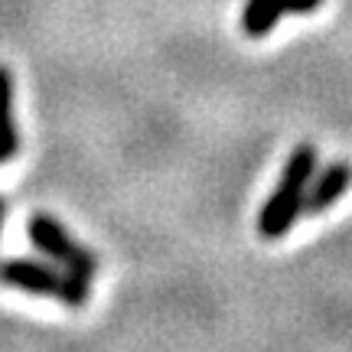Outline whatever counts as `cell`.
I'll return each mask as SVG.
<instances>
[{
    "label": "cell",
    "mask_w": 352,
    "mask_h": 352,
    "mask_svg": "<svg viewBox=\"0 0 352 352\" xmlns=\"http://www.w3.org/2000/svg\"><path fill=\"white\" fill-rule=\"evenodd\" d=\"M320 153L314 144H297L290 151L287 164L280 170L277 189L267 196V202L258 212V235L267 241L284 239L290 228L297 226V219L303 215V199H307V186L316 173Z\"/></svg>",
    "instance_id": "cell-1"
},
{
    "label": "cell",
    "mask_w": 352,
    "mask_h": 352,
    "mask_svg": "<svg viewBox=\"0 0 352 352\" xmlns=\"http://www.w3.org/2000/svg\"><path fill=\"white\" fill-rule=\"evenodd\" d=\"M0 284L20 294L50 297L65 307H85L88 303V280L69 274L59 264L30 261V258H3L0 261Z\"/></svg>",
    "instance_id": "cell-2"
},
{
    "label": "cell",
    "mask_w": 352,
    "mask_h": 352,
    "mask_svg": "<svg viewBox=\"0 0 352 352\" xmlns=\"http://www.w3.org/2000/svg\"><path fill=\"white\" fill-rule=\"evenodd\" d=\"M26 235H30V241H33L46 258H52V264L65 267L69 274L82 277V280H91V277L98 274V258L88 252L85 245H78V241L65 232V226L59 219H52V215H46V212H36L30 219V226H26Z\"/></svg>",
    "instance_id": "cell-3"
},
{
    "label": "cell",
    "mask_w": 352,
    "mask_h": 352,
    "mask_svg": "<svg viewBox=\"0 0 352 352\" xmlns=\"http://www.w3.org/2000/svg\"><path fill=\"white\" fill-rule=\"evenodd\" d=\"M352 186V164L349 160H336L329 164L327 170L314 173L310 186H307V199H303V212L307 215H323L333 206L340 202Z\"/></svg>",
    "instance_id": "cell-4"
},
{
    "label": "cell",
    "mask_w": 352,
    "mask_h": 352,
    "mask_svg": "<svg viewBox=\"0 0 352 352\" xmlns=\"http://www.w3.org/2000/svg\"><path fill=\"white\" fill-rule=\"evenodd\" d=\"M20 151V134L13 121V76L7 65H0V164H10Z\"/></svg>",
    "instance_id": "cell-5"
},
{
    "label": "cell",
    "mask_w": 352,
    "mask_h": 352,
    "mask_svg": "<svg viewBox=\"0 0 352 352\" xmlns=\"http://www.w3.org/2000/svg\"><path fill=\"white\" fill-rule=\"evenodd\" d=\"M280 16H284L280 0H248L241 10V30L252 39H261L274 30Z\"/></svg>",
    "instance_id": "cell-6"
},
{
    "label": "cell",
    "mask_w": 352,
    "mask_h": 352,
    "mask_svg": "<svg viewBox=\"0 0 352 352\" xmlns=\"http://www.w3.org/2000/svg\"><path fill=\"white\" fill-rule=\"evenodd\" d=\"M323 0H280L284 13H314Z\"/></svg>",
    "instance_id": "cell-7"
},
{
    "label": "cell",
    "mask_w": 352,
    "mask_h": 352,
    "mask_svg": "<svg viewBox=\"0 0 352 352\" xmlns=\"http://www.w3.org/2000/svg\"><path fill=\"white\" fill-rule=\"evenodd\" d=\"M3 219H7V202L0 199V228H3Z\"/></svg>",
    "instance_id": "cell-8"
}]
</instances>
